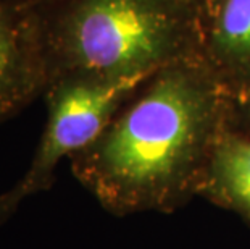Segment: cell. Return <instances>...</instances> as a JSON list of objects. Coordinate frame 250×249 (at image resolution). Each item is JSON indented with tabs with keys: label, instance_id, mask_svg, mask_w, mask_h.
Wrapping results in <instances>:
<instances>
[{
	"label": "cell",
	"instance_id": "obj_5",
	"mask_svg": "<svg viewBox=\"0 0 250 249\" xmlns=\"http://www.w3.org/2000/svg\"><path fill=\"white\" fill-rule=\"evenodd\" d=\"M197 18V58L229 91L250 88V0H208Z\"/></svg>",
	"mask_w": 250,
	"mask_h": 249
},
{
	"label": "cell",
	"instance_id": "obj_6",
	"mask_svg": "<svg viewBox=\"0 0 250 249\" xmlns=\"http://www.w3.org/2000/svg\"><path fill=\"white\" fill-rule=\"evenodd\" d=\"M199 198L232 212L250 226V136L223 131L211 151Z\"/></svg>",
	"mask_w": 250,
	"mask_h": 249
},
{
	"label": "cell",
	"instance_id": "obj_8",
	"mask_svg": "<svg viewBox=\"0 0 250 249\" xmlns=\"http://www.w3.org/2000/svg\"><path fill=\"white\" fill-rule=\"evenodd\" d=\"M178 3H181V5H184V7H188V8H190L192 12H199V10L204 7V5L208 2V0H176Z\"/></svg>",
	"mask_w": 250,
	"mask_h": 249
},
{
	"label": "cell",
	"instance_id": "obj_3",
	"mask_svg": "<svg viewBox=\"0 0 250 249\" xmlns=\"http://www.w3.org/2000/svg\"><path fill=\"white\" fill-rule=\"evenodd\" d=\"M147 78L73 73L52 79L44 92V133L28 170L7 193L0 194V225L15 215L24 199L49 191L63 158H70L90 144Z\"/></svg>",
	"mask_w": 250,
	"mask_h": 249
},
{
	"label": "cell",
	"instance_id": "obj_7",
	"mask_svg": "<svg viewBox=\"0 0 250 249\" xmlns=\"http://www.w3.org/2000/svg\"><path fill=\"white\" fill-rule=\"evenodd\" d=\"M229 128L250 136V88L231 92Z\"/></svg>",
	"mask_w": 250,
	"mask_h": 249
},
{
	"label": "cell",
	"instance_id": "obj_2",
	"mask_svg": "<svg viewBox=\"0 0 250 249\" xmlns=\"http://www.w3.org/2000/svg\"><path fill=\"white\" fill-rule=\"evenodd\" d=\"M49 83L83 73L147 78L197 58L195 12L176 0H37Z\"/></svg>",
	"mask_w": 250,
	"mask_h": 249
},
{
	"label": "cell",
	"instance_id": "obj_1",
	"mask_svg": "<svg viewBox=\"0 0 250 249\" xmlns=\"http://www.w3.org/2000/svg\"><path fill=\"white\" fill-rule=\"evenodd\" d=\"M229 102L231 91L199 58L163 67L70 157L74 178L115 217L173 214L199 196Z\"/></svg>",
	"mask_w": 250,
	"mask_h": 249
},
{
	"label": "cell",
	"instance_id": "obj_4",
	"mask_svg": "<svg viewBox=\"0 0 250 249\" xmlns=\"http://www.w3.org/2000/svg\"><path fill=\"white\" fill-rule=\"evenodd\" d=\"M49 71L37 0H0V121L42 96Z\"/></svg>",
	"mask_w": 250,
	"mask_h": 249
}]
</instances>
